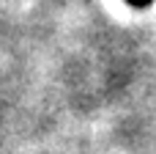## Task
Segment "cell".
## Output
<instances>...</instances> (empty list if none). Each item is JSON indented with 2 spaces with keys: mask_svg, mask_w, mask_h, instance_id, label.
Listing matches in <instances>:
<instances>
[{
  "mask_svg": "<svg viewBox=\"0 0 156 154\" xmlns=\"http://www.w3.org/2000/svg\"><path fill=\"white\" fill-rule=\"evenodd\" d=\"M132 3H148V0H132Z\"/></svg>",
  "mask_w": 156,
  "mask_h": 154,
  "instance_id": "obj_1",
  "label": "cell"
}]
</instances>
